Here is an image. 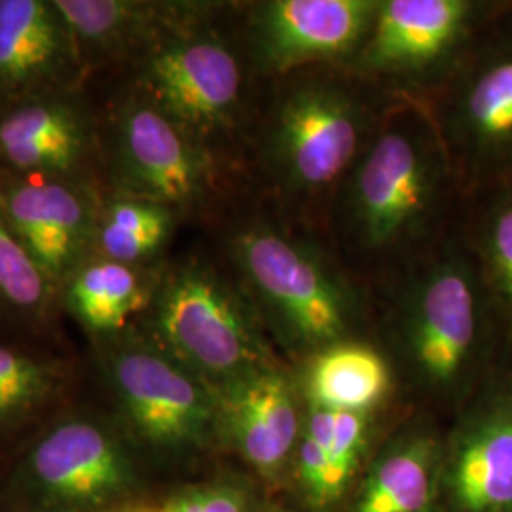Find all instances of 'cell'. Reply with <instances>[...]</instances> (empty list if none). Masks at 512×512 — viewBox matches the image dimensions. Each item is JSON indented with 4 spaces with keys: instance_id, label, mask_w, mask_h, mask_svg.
<instances>
[{
    "instance_id": "1",
    "label": "cell",
    "mask_w": 512,
    "mask_h": 512,
    "mask_svg": "<svg viewBox=\"0 0 512 512\" xmlns=\"http://www.w3.org/2000/svg\"><path fill=\"white\" fill-rule=\"evenodd\" d=\"M103 192L162 203L181 220L213 215L226 196L224 164L120 76L88 82Z\"/></svg>"
},
{
    "instance_id": "2",
    "label": "cell",
    "mask_w": 512,
    "mask_h": 512,
    "mask_svg": "<svg viewBox=\"0 0 512 512\" xmlns=\"http://www.w3.org/2000/svg\"><path fill=\"white\" fill-rule=\"evenodd\" d=\"M217 12L215 4L183 2L147 48L110 76L128 80L169 120L226 160L243 120L249 59L220 27Z\"/></svg>"
},
{
    "instance_id": "3",
    "label": "cell",
    "mask_w": 512,
    "mask_h": 512,
    "mask_svg": "<svg viewBox=\"0 0 512 512\" xmlns=\"http://www.w3.org/2000/svg\"><path fill=\"white\" fill-rule=\"evenodd\" d=\"M258 321L230 268L192 253L158 266L150 306L135 327L219 391L272 366Z\"/></svg>"
},
{
    "instance_id": "4",
    "label": "cell",
    "mask_w": 512,
    "mask_h": 512,
    "mask_svg": "<svg viewBox=\"0 0 512 512\" xmlns=\"http://www.w3.org/2000/svg\"><path fill=\"white\" fill-rule=\"evenodd\" d=\"M224 264L236 275L260 319L300 348L344 342L355 317L348 283L308 243L266 222H236L222 234Z\"/></svg>"
},
{
    "instance_id": "5",
    "label": "cell",
    "mask_w": 512,
    "mask_h": 512,
    "mask_svg": "<svg viewBox=\"0 0 512 512\" xmlns=\"http://www.w3.org/2000/svg\"><path fill=\"white\" fill-rule=\"evenodd\" d=\"M105 408L128 439L156 450L183 452L220 437L217 391L131 329L92 342Z\"/></svg>"
},
{
    "instance_id": "6",
    "label": "cell",
    "mask_w": 512,
    "mask_h": 512,
    "mask_svg": "<svg viewBox=\"0 0 512 512\" xmlns=\"http://www.w3.org/2000/svg\"><path fill=\"white\" fill-rule=\"evenodd\" d=\"M442 148L421 120H395L366 145L348 183V219L368 249L414 238L442 184Z\"/></svg>"
},
{
    "instance_id": "7",
    "label": "cell",
    "mask_w": 512,
    "mask_h": 512,
    "mask_svg": "<svg viewBox=\"0 0 512 512\" xmlns=\"http://www.w3.org/2000/svg\"><path fill=\"white\" fill-rule=\"evenodd\" d=\"M368 114L332 80H306L277 99L264 128L262 158L287 192L319 196L365 152Z\"/></svg>"
},
{
    "instance_id": "8",
    "label": "cell",
    "mask_w": 512,
    "mask_h": 512,
    "mask_svg": "<svg viewBox=\"0 0 512 512\" xmlns=\"http://www.w3.org/2000/svg\"><path fill=\"white\" fill-rule=\"evenodd\" d=\"M128 437L107 408L69 404L37 429L25 482L42 512H107L131 486Z\"/></svg>"
},
{
    "instance_id": "9",
    "label": "cell",
    "mask_w": 512,
    "mask_h": 512,
    "mask_svg": "<svg viewBox=\"0 0 512 512\" xmlns=\"http://www.w3.org/2000/svg\"><path fill=\"white\" fill-rule=\"evenodd\" d=\"M99 184L0 167V213L57 291L93 255Z\"/></svg>"
},
{
    "instance_id": "10",
    "label": "cell",
    "mask_w": 512,
    "mask_h": 512,
    "mask_svg": "<svg viewBox=\"0 0 512 512\" xmlns=\"http://www.w3.org/2000/svg\"><path fill=\"white\" fill-rule=\"evenodd\" d=\"M0 167L101 186L97 118L88 84L2 107Z\"/></svg>"
},
{
    "instance_id": "11",
    "label": "cell",
    "mask_w": 512,
    "mask_h": 512,
    "mask_svg": "<svg viewBox=\"0 0 512 512\" xmlns=\"http://www.w3.org/2000/svg\"><path fill=\"white\" fill-rule=\"evenodd\" d=\"M376 0H268L247 16L245 54L266 74L294 71L359 54L378 10Z\"/></svg>"
},
{
    "instance_id": "12",
    "label": "cell",
    "mask_w": 512,
    "mask_h": 512,
    "mask_svg": "<svg viewBox=\"0 0 512 512\" xmlns=\"http://www.w3.org/2000/svg\"><path fill=\"white\" fill-rule=\"evenodd\" d=\"M406 338L412 359L429 384H456L469 363L476 336L480 291L459 256L437 262L408 294Z\"/></svg>"
},
{
    "instance_id": "13",
    "label": "cell",
    "mask_w": 512,
    "mask_h": 512,
    "mask_svg": "<svg viewBox=\"0 0 512 512\" xmlns=\"http://www.w3.org/2000/svg\"><path fill=\"white\" fill-rule=\"evenodd\" d=\"M80 86V57L55 0H0V109Z\"/></svg>"
},
{
    "instance_id": "14",
    "label": "cell",
    "mask_w": 512,
    "mask_h": 512,
    "mask_svg": "<svg viewBox=\"0 0 512 512\" xmlns=\"http://www.w3.org/2000/svg\"><path fill=\"white\" fill-rule=\"evenodd\" d=\"M467 0H385L357 54L368 73H421L454 52L475 14Z\"/></svg>"
},
{
    "instance_id": "15",
    "label": "cell",
    "mask_w": 512,
    "mask_h": 512,
    "mask_svg": "<svg viewBox=\"0 0 512 512\" xmlns=\"http://www.w3.org/2000/svg\"><path fill=\"white\" fill-rule=\"evenodd\" d=\"M220 437L260 475L277 476L300 439V414L291 382L274 366L217 391Z\"/></svg>"
},
{
    "instance_id": "16",
    "label": "cell",
    "mask_w": 512,
    "mask_h": 512,
    "mask_svg": "<svg viewBox=\"0 0 512 512\" xmlns=\"http://www.w3.org/2000/svg\"><path fill=\"white\" fill-rule=\"evenodd\" d=\"M76 378L59 340L0 330V437L38 429L73 404Z\"/></svg>"
},
{
    "instance_id": "17",
    "label": "cell",
    "mask_w": 512,
    "mask_h": 512,
    "mask_svg": "<svg viewBox=\"0 0 512 512\" xmlns=\"http://www.w3.org/2000/svg\"><path fill=\"white\" fill-rule=\"evenodd\" d=\"M69 25L86 84L120 73L141 54L183 2L55 0Z\"/></svg>"
},
{
    "instance_id": "18",
    "label": "cell",
    "mask_w": 512,
    "mask_h": 512,
    "mask_svg": "<svg viewBox=\"0 0 512 512\" xmlns=\"http://www.w3.org/2000/svg\"><path fill=\"white\" fill-rule=\"evenodd\" d=\"M158 266H131L92 255L59 289L63 313L90 342L118 336L135 327L148 310Z\"/></svg>"
},
{
    "instance_id": "19",
    "label": "cell",
    "mask_w": 512,
    "mask_h": 512,
    "mask_svg": "<svg viewBox=\"0 0 512 512\" xmlns=\"http://www.w3.org/2000/svg\"><path fill=\"white\" fill-rule=\"evenodd\" d=\"M448 488L461 512H512V397L497 399L465 425Z\"/></svg>"
},
{
    "instance_id": "20",
    "label": "cell",
    "mask_w": 512,
    "mask_h": 512,
    "mask_svg": "<svg viewBox=\"0 0 512 512\" xmlns=\"http://www.w3.org/2000/svg\"><path fill=\"white\" fill-rule=\"evenodd\" d=\"M59 291L0 213V330L59 340Z\"/></svg>"
},
{
    "instance_id": "21",
    "label": "cell",
    "mask_w": 512,
    "mask_h": 512,
    "mask_svg": "<svg viewBox=\"0 0 512 512\" xmlns=\"http://www.w3.org/2000/svg\"><path fill=\"white\" fill-rule=\"evenodd\" d=\"M452 131L475 158L503 156L512 148V50L486 59L456 99Z\"/></svg>"
},
{
    "instance_id": "22",
    "label": "cell",
    "mask_w": 512,
    "mask_h": 512,
    "mask_svg": "<svg viewBox=\"0 0 512 512\" xmlns=\"http://www.w3.org/2000/svg\"><path fill=\"white\" fill-rule=\"evenodd\" d=\"M183 220L162 203L145 198L103 192L93 255L131 266H158Z\"/></svg>"
},
{
    "instance_id": "23",
    "label": "cell",
    "mask_w": 512,
    "mask_h": 512,
    "mask_svg": "<svg viewBox=\"0 0 512 512\" xmlns=\"http://www.w3.org/2000/svg\"><path fill=\"white\" fill-rule=\"evenodd\" d=\"M310 403L344 412L366 414L389 389L384 359L363 344L338 342L321 349L308 370Z\"/></svg>"
},
{
    "instance_id": "24",
    "label": "cell",
    "mask_w": 512,
    "mask_h": 512,
    "mask_svg": "<svg viewBox=\"0 0 512 512\" xmlns=\"http://www.w3.org/2000/svg\"><path fill=\"white\" fill-rule=\"evenodd\" d=\"M435 497V454L414 440L387 454L368 476L355 512H427Z\"/></svg>"
},
{
    "instance_id": "25",
    "label": "cell",
    "mask_w": 512,
    "mask_h": 512,
    "mask_svg": "<svg viewBox=\"0 0 512 512\" xmlns=\"http://www.w3.org/2000/svg\"><path fill=\"white\" fill-rule=\"evenodd\" d=\"M329 459L332 484L338 495L344 494L349 478L359 467L365 448L366 416L361 412L329 410L310 406L308 433Z\"/></svg>"
},
{
    "instance_id": "26",
    "label": "cell",
    "mask_w": 512,
    "mask_h": 512,
    "mask_svg": "<svg viewBox=\"0 0 512 512\" xmlns=\"http://www.w3.org/2000/svg\"><path fill=\"white\" fill-rule=\"evenodd\" d=\"M482 256L495 300L512 315V200L501 203L486 222Z\"/></svg>"
},
{
    "instance_id": "27",
    "label": "cell",
    "mask_w": 512,
    "mask_h": 512,
    "mask_svg": "<svg viewBox=\"0 0 512 512\" xmlns=\"http://www.w3.org/2000/svg\"><path fill=\"white\" fill-rule=\"evenodd\" d=\"M296 463L298 480L313 507H329L340 497L332 484L329 459L310 435H304L298 442Z\"/></svg>"
},
{
    "instance_id": "28",
    "label": "cell",
    "mask_w": 512,
    "mask_h": 512,
    "mask_svg": "<svg viewBox=\"0 0 512 512\" xmlns=\"http://www.w3.org/2000/svg\"><path fill=\"white\" fill-rule=\"evenodd\" d=\"M162 512H249L245 494L226 482L188 488L165 503Z\"/></svg>"
},
{
    "instance_id": "29",
    "label": "cell",
    "mask_w": 512,
    "mask_h": 512,
    "mask_svg": "<svg viewBox=\"0 0 512 512\" xmlns=\"http://www.w3.org/2000/svg\"><path fill=\"white\" fill-rule=\"evenodd\" d=\"M158 512H162V511H158Z\"/></svg>"
}]
</instances>
